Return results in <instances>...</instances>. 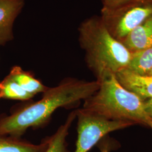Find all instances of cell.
Here are the masks:
<instances>
[{
    "mask_svg": "<svg viewBox=\"0 0 152 152\" xmlns=\"http://www.w3.org/2000/svg\"><path fill=\"white\" fill-rule=\"evenodd\" d=\"M8 76L33 96L39 93H44L49 87L36 78L31 72L23 70L19 66L12 67Z\"/></svg>",
    "mask_w": 152,
    "mask_h": 152,
    "instance_id": "10",
    "label": "cell"
},
{
    "mask_svg": "<svg viewBox=\"0 0 152 152\" xmlns=\"http://www.w3.org/2000/svg\"><path fill=\"white\" fill-rule=\"evenodd\" d=\"M147 76H151V77H152V68H151V69L149 71V72L148 73Z\"/></svg>",
    "mask_w": 152,
    "mask_h": 152,
    "instance_id": "17",
    "label": "cell"
},
{
    "mask_svg": "<svg viewBox=\"0 0 152 152\" xmlns=\"http://www.w3.org/2000/svg\"><path fill=\"white\" fill-rule=\"evenodd\" d=\"M148 126L151 127V129H152V118L151 119V120L150 121V122H149V126Z\"/></svg>",
    "mask_w": 152,
    "mask_h": 152,
    "instance_id": "18",
    "label": "cell"
},
{
    "mask_svg": "<svg viewBox=\"0 0 152 152\" xmlns=\"http://www.w3.org/2000/svg\"><path fill=\"white\" fill-rule=\"evenodd\" d=\"M99 82L97 91L84 100L82 109L107 120L149 126L152 118L146 113L141 98L123 87L115 75Z\"/></svg>",
    "mask_w": 152,
    "mask_h": 152,
    "instance_id": "3",
    "label": "cell"
},
{
    "mask_svg": "<svg viewBox=\"0 0 152 152\" xmlns=\"http://www.w3.org/2000/svg\"><path fill=\"white\" fill-rule=\"evenodd\" d=\"M115 76L123 87L135 94L142 100L152 98L151 76L138 75L126 69L120 71Z\"/></svg>",
    "mask_w": 152,
    "mask_h": 152,
    "instance_id": "7",
    "label": "cell"
},
{
    "mask_svg": "<svg viewBox=\"0 0 152 152\" xmlns=\"http://www.w3.org/2000/svg\"><path fill=\"white\" fill-rule=\"evenodd\" d=\"M24 5V0H0V45L12 40L14 23Z\"/></svg>",
    "mask_w": 152,
    "mask_h": 152,
    "instance_id": "6",
    "label": "cell"
},
{
    "mask_svg": "<svg viewBox=\"0 0 152 152\" xmlns=\"http://www.w3.org/2000/svg\"><path fill=\"white\" fill-rule=\"evenodd\" d=\"M102 152H109V148L107 147H104L102 149Z\"/></svg>",
    "mask_w": 152,
    "mask_h": 152,
    "instance_id": "16",
    "label": "cell"
},
{
    "mask_svg": "<svg viewBox=\"0 0 152 152\" xmlns=\"http://www.w3.org/2000/svg\"><path fill=\"white\" fill-rule=\"evenodd\" d=\"M78 33L86 64L97 81L115 76L127 68L131 53L109 32L100 16H92L82 22Z\"/></svg>",
    "mask_w": 152,
    "mask_h": 152,
    "instance_id": "2",
    "label": "cell"
},
{
    "mask_svg": "<svg viewBox=\"0 0 152 152\" xmlns=\"http://www.w3.org/2000/svg\"><path fill=\"white\" fill-rule=\"evenodd\" d=\"M77 139L75 152H88L109 133L135 125L129 121H111L77 109Z\"/></svg>",
    "mask_w": 152,
    "mask_h": 152,
    "instance_id": "5",
    "label": "cell"
},
{
    "mask_svg": "<svg viewBox=\"0 0 152 152\" xmlns=\"http://www.w3.org/2000/svg\"><path fill=\"white\" fill-rule=\"evenodd\" d=\"M76 110L68 115L65 122L60 126L53 135L46 137L48 147L45 152H70L67 148L66 137L71 125L76 118Z\"/></svg>",
    "mask_w": 152,
    "mask_h": 152,
    "instance_id": "11",
    "label": "cell"
},
{
    "mask_svg": "<svg viewBox=\"0 0 152 152\" xmlns=\"http://www.w3.org/2000/svg\"><path fill=\"white\" fill-rule=\"evenodd\" d=\"M34 96L25 91L9 76L0 82V98L26 101Z\"/></svg>",
    "mask_w": 152,
    "mask_h": 152,
    "instance_id": "13",
    "label": "cell"
},
{
    "mask_svg": "<svg viewBox=\"0 0 152 152\" xmlns=\"http://www.w3.org/2000/svg\"><path fill=\"white\" fill-rule=\"evenodd\" d=\"M151 1H152V0H151Z\"/></svg>",
    "mask_w": 152,
    "mask_h": 152,
    "instance_id": "19",
    "label": "cell"
},
{
    "mask_svg": "<svg viewBox=\"0 0 152 152\" xmlns=\"http://www.w3.org/2000/svg\"><path fill=\"white\" fill-rule=\"evenodd\" d=\"M48 147L46 137L39 144L12 136L0 134V152H45Z\"/></svg>",
    "mask_w": 152,
    "mask_h": 152,
    "instance_id": "9",
    "label": "cell"
},
{
    "mask_svg": "<svg viewBox=\"0 0 152 152\" xmlns=\"http://www.w3.org/2000/svg\"><path fill=\"white\" fill-rule=\"evenodd\" d=\"M144 107L147 115L152 118V98L144 100Z\"/></svg>",
    "mask_w": 152,
    "mask_h": 152,
    "instance_id": "15",
    "label": "cell"
},
{
    "mask_svg": "<svg viewBox=\"0 0 152 152\" xmlns=\"http://www.w3.org/2000/svg\"><path fill=\"white\" fill-rule=\"evenodd\" d=\"M152 16V1L141 0L113 9H102L100 18L110 34L120 42Z\"/></svg>",
    "mask_w": 152,
    "mask_h": 152,
    "instance_id": "4",
    "label": "cell"
},
{
    "mask_svg": "<svg viewBox=\"0 0 152 152\" xmlns=\"http://www.w3.org/2000/svg\"><path fill=\"white\" fill-rule=\"evenodd\" d=\"M139 1L141 0H102V8L105 9H113Z\"/></svg>",
    "mask_w": 152,
    "mask_h": 152,
    "instance_id": "14",
    "label": "cell"
},
{
    "mask_svg": "<svg viewBox=\"0 0 152 152\" xmlns=\"http://www.w3.org/2000/svg\"><path fill=\"white\" fill-rule=\"evenodd\" d=\"M152 68V46L131 53L128 71L140 76H147Z\"/></svg>",
    "mask_w": 152,
    "mask_h": 152,
    "instance_id": "12",
    "label": "cell"
},
{
    "mask_svg": "<svg viewBox=\"0 0 152 152\" xmlns=\"http://www.w3.org/2000/svg\"><path fill=\"white\" fill-rule=\"evenodd\" d=\"M100 82L66 78L57 86L48 87L37 102L0 120V134L20 137L29 128L42 127L60 108H74L97 91Z\"/></svg>",
    "mask_w": 152,
    "mask_h": 152,
    "instance_id": "1",
    "label": "cell"
},
{
    "mask_svg": "<svg viewBox=\"0 0 152 152\" xmlns=\"http://www.w3.org/2000/svg\"><path fill=\"white\" fill-rule=\"evenodd\" d=\"M121 43L131 53L152 46V16L134 29Z\"/></svg>",
    "mask_w": 152,
    "mask_h": 152,
    "instance_id": "8",
    "label": "cell"
}]
</instances>
